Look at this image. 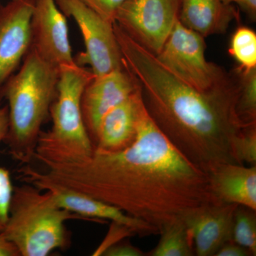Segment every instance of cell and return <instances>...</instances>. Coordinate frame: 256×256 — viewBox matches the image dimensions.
Here are the masks:
<instances>
[{
    "label": "cell",
    "mask_w": 256,
    "mask_h": 256,
    "mask_svg": "<svg viewBox=\"0 0 256 256\" xmlns=\"http://www.w3.org/2000/svg\"><path fill=\"white\" fill-rule=\"evenodd\" d=\"M101 256H144L146 254L130 242H120L108 247Z\"/></svg>",
    "instance_id": "24"
},
{
    "label": "cell",
    "mask_w": 256,
    "mask_h": 256,
    "mask_svg": "<svg viewBox=\"0 0 256 256\" xmlns=\"http://www.w3.org/2000/svg\"><path fill=\"white\" fill-rule=\"evenodd\" d=\"M160 239L156 246L146 256H195L190 232L183 216L178 217L164 225L160 230Z\"/></svg>",
    "instance_id": "17"
},
{
    "label": "cell",
    "mask_w": 256,
    "mask_h": 256,
    "mask_svg": "<svg viewBox=\"0 0 256 256\" xmlns=\"http://www.w3.org/2000/svg\"><path fill=\"white\" fill-rule=\"evenodd\" d=\"M18 172L23 182L31 184L42 191L50 192L58 206L85 220H96L98 222L110 220L130 228L136 235L159 234L156 228L146 222L126 214L119 208L86 194L53 182L28 165H24Z\"/></svg>",
    "instance_id": "9"
},
{
    "label": "cell",
    "mask_w": 256,
    "mask_h": 256,
    "mask_svg": "<svg viewBox=\"0 0 256 256\" xmlns=\"http://www.w3.org/2000/svg\"><path fill=\"white\" fill-rule=\"evenodd\" d=\"M137 79L124 66L104 75L94 76L84 88L82 110L94 148L99 126L109 111L139 88Z\"/></svg>",
    "instance_id": "11"
},
{
    "label": "cell",
    "mask_w": 256,
    "mask_h": 256,
    "mask_svg": "<svg viewBox=\"0 0 256 256\" xmlns=\"http://www.w3.org/2000/svg\"><path fill=\"white\" fill-rule=\"evenodd\" d=\"M101 18L114 24L116 13L126 0H82Z\"/></svg>",
    "instance_id": "23"
},
{
    "label": "cell",
    "mask_w": 256,
    "mask_h": 256,
    "mask_svg": "<svg viewBox=\"0 0 256 256\" xmlns=\"http://www.w3.org/2000/svg\"><path fill=\"white\" fill-rule=\"evenodd\" d=\"M44 165V178L112 205L159 234L171 220L212 201L207 173L172 144L144 105L136 140L126 149Z\"/></svg>",
    "instance_id": "1"
},
{
    "label": "cell",
    "mask_w": 256,
    "mask_h": 256,
    "mask_svg": "<svg viewBox=\"0 0 256 256\" xmlns=\"http://www.w3.org/2000/svg\"><path fill=\"white\" fill-rule=\"evenodd\" d=\"M10 120L8 106H2L0 99V142L6 140L9 132Z\"/></svg>",
    "instance_id": "27"
},
{
    "label": "cell",
    "mask_w": 256,
    "mask_h": 256,
    "mask_svg": "<svg viewBox=\"0 0 256 256\" xmlns=\"http://www.w3.org/2000/svg\"><path fill=\"white\" fill-rule=\"evenodd\" d=\"M14 186L9 216L2 233L20 256H46L69 246L67 220H85L57 204L50 192L31 184Z\"/></svg>",
    "instance_id": "5"
},
{
    "label": "cell",
    "mask_w": 256,
    "mask_h": 256,
    "mask_svg": "<svg viewBox=\"0 0 256 256\" xmlns=\"http://www.w3.org/2000/svg\"><path fill=\"white\" fill-rule=\"evenodd\" d=\"M31 48L60 68L76 64L69 40L66 16L55 0H34Z\"/></svg>",
    "instance_id": "12"
},
{
    "label": "cell",
    "mask_w": 256,
    "mask_h": 256,
    "mask_svg": "<svg viewBox=\"0 0 256 256\" xmlns=\"http://www.w3.org/2000/svg\"><path fill=\"white\" fill-rule=\"evenodd\" d=\"M232 240L256 255V212L248 207L237 206L234 214Z\"/></svg>",
    "instance_id": "19"
},
{
    "label": "cell",
    "mask_w": 256,
    "mask_h": 256,
    "mask_svg": "<svg viewBox=\"0 0 256 256\" xmlns=\"http://www.w3.org/2000/svg\"><path fill=\"white\" fill-rule=\"evenodd\" d=\"M236 68L240 84L237 112L246 124H256V68L248 72Z\"/></svg>",
    "instance_id": "20"
},
{
    "label": "cell",
    "mask_w": 256,
    "mask_h": 256,
    "mask_svg": "<svg viewBox=\"0 0 256 256\" xmlns=\"http://www.w3.org/2000/svg\"><path fill=\"white\" fill-rule=\"evenodd\" d=\"M238 206L210 201L184 216L195 256H214L226 242H232L234 214Z\"/></svg>",
    "instance_id": "13"
},
{
    "label": "cell",
    "mask_w": 256,
    "mask_h": 256,
    "mask_svg": "<svg viewBox=\"0 0 256 256\" xmlns=\"http://www.w3.org/2000/svg\"><path fill=\"white\" fill-rule=\"evenodd\" d=\"M0 256H20L16 247L0 232Z\"/></svg>",
    "instance_id": "28"
},
{
    "label": "cell",
    "mask_w": 256,
    "mask_h": 256,
    "mask_svg": "<svg viewBox=\"0 0 256 256\" xmlns=\"http://www.w3.org/2000/svg\"><path fill=\"white\" fill-rule=\"evenodd\" d=\"M252 252L247 248L233 240L226 242L220 248L214 256H250Z\"/></svg>",
    "instance_id": "25"
},
{
    "label": "cell",
    "mask_w": 256,
    "mask_h": 256,
    "mask_svg": "<svg viewBox=\"0 0 256 256\" xmlns=\"http://www.w3.org/2000/svg\"><path fill=\"white\" fill-rule=\"evenodd\" d=\"M33 5L34 0L0 4V92L31 48Z\"/></svg>",
    "instance_id": "10"
},
{
    "label": "cell",
    "mask_w": 256,
    "mask_h": 256,
    "mask_svg": "<svg viewBox=\"0 0 256 256\" xmlns=\"http://www.w3.org/2000/svg\"><path fill=\"white\" fill-rule=\"evenodd\" d=\"M226 4L238 5L252 20L256 18V0H222Z\"/></svg>",
    "instance_id": "26"
},
{
    "label": "cell",
    "mask_w": 256,
    "mask_h": 256,
    "mask_svg": "<svg viewBox=\"0 0 256 256\" xmlns=\"http://www.w3.org/2000/svg\"><path fill=\"white\" fill-rule=\"evenodd\" d=\"M14 186L9 170L0 166V232H3L8 222Z\"/></svg>",
    "instance_id": "22"
},
{
    "label": "cell",
    "mask_w": 256,
    "mask_h": 256,
    "mask_svg": "<svg viewBox=\"0 0 256 256\" xmlns=\"http://www.w3.org/2000/svg\"><path fill=\"white\" fill-rule=\"evenodd\" d=\"M212 200L256 210V166L222 163L207 171Z\"/></svg>",
    "instance_id": "15"
},
{
    "label": "cell",
    "mask_w": 256,
    "mask_h": 256,
    "mask_svg": "<svg viewBox=\"0 0 256 256\" xmlns=\"http://www.w3.org/2000/svg\"><path fill=\"white\" fill-rule=\"evenodd\" d=\"M204 38L178 20L160 53L165 68L200 92H206L228 78L230 72L205 56Z\"/></svg>",
    "instance_id": "6"
},
{
    "label": "cell",
    "mask_w": 256,
    "mask_h": 256,
    "mask_svg": "<svg viewBox=\"0 0 256 256\" xmlns=\"http://www.w3.org/2000/svg\"><path fill=\"white\" fill-rule=\"evenodd\" d=\"M60 68L32 48L18 70L5 82L0 99L8 101L9 132L4 142L14 160H33L42 127L56 95Z\"/></svg>",
    "instance_id": "3"
},
{
    "label": "cell",
    "mask_w": 256,
    "mask_h": 256,
    "mask_svg": "<svg viewBox=\"0 0 256 256\" xmlns=\"http://www.w3.org/2000/svg\"><path fill=\"white\" fill-rule=\"evenodd\" d=\"M144 108L141 88L114 108L101 120L94 150L116 152L130 146L137 136Z\"/></svg>",
    "instance_id": "14"
},
{
    "label": "cell",
    "mask_w": 256,
    "mask_h": 256,
    "mask_svg": "<svg viewBox=\"0 0 256 256\" xmlns=\"http://www.w3.org/2000/svg\"><path fill=\"white\" fill-rule=\"evenodd\" d=\"M239 18L238 10L222 0H180V22L204 38L225 33Z\"/></svg>",
    "instance_id": "16"
},
{
    "label": "cell",
    "mask_w": 256,
    "mask_h": 256,
    "mask_svg": "<svg viewBox=\"0 0 256 256\" xmlns=\"http://www.w3.org/2000/svg\"><path fill=\"white\" fill-rule=\"evenodd\" d=\"M180 4V0H126L116 13L114 24L156 56L178 20Z\"/></svg>",
    "instance_id": "8"
},
{
    "label": "cell",
    "mask_w": 256,
    "mask_h": 256,
    "mask_svg": "<svg viewBox=\"0 0 256 256\" xmlns=\"http://www.w3.org/2000/svg\"><path fill=\"white\" fill-rule=\"evenodd\" d=\"M114 30L124 64L140 86L148 114L172 144L205 172L222 163L238 164L234 141L252 124H244L237 112V68L214 87L200 92L165 68L118 25Z\"/></svg>",
    "instance_id": "2"
},
{
    "label": "cell",
    "mask_w": 256,
    "mask_h": 256,
    "mask_svg": "<svg viewBox=\"0 0 256 256\" xmlns=\"http://www.w3.org/2000/svg\"><path fill=\"white\" fill-rule=\"evenodd\" d=\"M55 1L66 18H74L82 34L85 50L79 54L76 63L88 65L95 76L124 67L114 24L101 18L82 0Z\"/></svg>",
    "instance_id": "7"
},
{
    "label": "cell",
    "mask_w": 256,
    "mask_h": 256,
    "mask_svg": "<svg viewBox=\"0 0 256 256\" xmlns=\"http://www.w3.org/2000/svg\"><path fill=\"white\" fill-rule=\"evenodd\" d=\"M228 53L244 72L256 68V34L252 28L240 26L230 40Z\"/></svg>",
    "instance_id": "18"
},
{
    "label": "cell",
    "mask_w": 256,
    "mask_h": 256,
    "mask_svg": "<svg viewBox=\"0 0 256 256\" xmlns=\"http://www.w3.org/2000/svg\"><path fill=\"white\" fill-rule=\"evenodd\" d=\"M90 68L76 63L60 68L56 95L50 106L52 126L38 136L33 159L42 164L74 163L94 152L82 110L84 88L94 78Z\"/></svg>",
    "instance_id": "4"
},
{
    "label": "cell",
    "mask_w": 256,
    "mask_h": 256,
    "mask_svg": "<svg viewBox=\"0 0 256 256\" xmlns=\"http://www.w3.org/2000/svg\"><path fill=\"white\" fill-rule=\"evenodd\" d=\"M234 154L237 162L250 166L256 164V124L246 128L234 143Z\"/></svg>",
    "instance_id": "21"
}]
</instances>
